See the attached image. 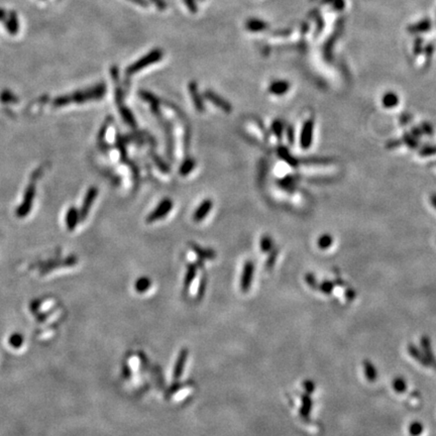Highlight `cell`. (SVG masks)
I'll return each instance as SVG.
<instances>
[{"label": "cell", "mask_w": 436, "mask_h": 436, "mask_svg": "<svg viewBox=\"0 0 436 436\" xmlns=\"http://www.w3.org/2000/svg\"><path fill=\"white\" fill-rule=\"evenodd\" d=\"M161 58H163V51L160 48H155L153 51L149 52L148 54H146L145 56H144L143 58H141L139 61L134 62L132 65H130L126 73L127 76H132L135 73H138L139 71L148 67L149 65H152L154 63H157Z\"/></svg>", "instance_id": "obj_1"}, {"label": "cell", "mask_w": 436, "mask_h": 436, "mask_svg": "<svg viewBox=\"0 0 436 436\" xmlns=\"http://www.w3.org/2000/svg\"><path fill=\"white\" fill-rule=\"evenodd\" d=\"M173 208V201L170 198H165L161 200L159 205L148 214L146 217L147 223H153L158 220L163 219Z\"/></svg>", "instance_id": "obj_2"}, {"label": "cell", "mask_w": 436, "mask_h": 436, "mask_svg": "<svg viewBox=\"0 0 436 436\" xmlns=\"http://www.w3.org/2000/svg\"><path fill=\"white\" fill-rule=\"evenodd\" d=\"M313 129H314L313 119L306 120L303 128H302V131H301V135H300V145H301L302 148L308 149L310 147L311 144H312Z\"/></svg>", "instance_id": "obj_3"}, {"label": "cell", "mask_w": 436, "mask_h": 436, "mask_svg": "<svg viewBox=\"0 0 436 436\" xmlns=\"http://www.w3.org/2000/svg\"><path fill=\"white\" fill-rule=\"evenodd\" d=\"M204 96L206 99H208L209 101L212 102L216 107H219L221 110L226 111V112H230L232 110L231 104L227 100H226V99H223L220 95L216 94L215 92L209 91V90L205 91Z\"/></svg>", "instance_id": "obj_4"}, {"label": "cell", "mask_w": 436, "mask_h": 436, "mask_svg": "<svg viewBox=\"0 0 436 436\" xmlns=\"http://www.w3.org/2000/svg\"><path fill=\"white\" fill-rule=\"evenodd\" d=\"M212 206H213L212 200H211V199H205V200L202 201L201 204L195 210V212L193 214V220L195 222L202 221L210 212V210L212 209Z\"/></svg>", "instance_id": "obj_5"}, {"label": "cell", "mask_w": 436, "mask_h": 436, "mask_svg": "<svg viewBox=\"0 0 436 436\" xmlns=\"http://www.w3.org/2000/svg\"><path fill=\"white\" fill-rule=\"evenodd\" d=\"M189 92L192 98V101L194 103V106L196 108L197 111L202 112L204 111L205 107H204V103L202 100V97H200V94L198 92V87H197V83L196 82H191L189 84Z\"/></svg>", "instance_id": "obj_6"}, {"label": "cell", "mask_w": 436, "mask_h": 436, "mask_svg": "<svg viewBox=\"0 0 436 436\" xmlns=\"http://www.w3.org/2000/svg\"><path fill=\"white\" fill-rule=\"evenodd\" d=\"M254 264L253 261H246L244 267H243V272H242V287L245 290L250 285L252 284V280H253V276H254Z\"/></svg>", "instance_id": "obj_7"}, {"label": "cell", "mask_w": 436, "mask_h": 436, "mask_svg": "<svg viewBox=\"0 0 436 436\" xmlns=\"http://www.w3.org/2000/svg\"><path fill=\"white\" fill-rule=\"evenodd\" d=\"M421 345L423 347V352H424V355L427 358L428 363H429V367H433L434 369H436V358L433 355L432 348H431V344H430V340L426 336H423L421 339Z\"/></svg>", "instance_id": "obj_8"}, {"label": "cell", "mask_w": 436, "mask_h": 436, "mask_svg": "<svg viewBox=\"0 0 436 436\" xmlns=\"http://www.w3.org/2000/svg\"><path fill=\"white\" fill-rule=\"evenodd\" d=\"M97 193H98V190L95 188V187H92V188H90L88 190V192H87L85 201H84V204H83V208L81 210V215H82L83 218L87 215V213H88V211H89L91 205L93 204L94 199L97 196Z\"/></svg>", "instance_id": "obj_9"}, {"label": "cell", "mask_w": 436, "mask_h": 436, "mask_svg": "<svg viewBox=\"0 0 436 436\" xmlns=\"http://www.w3.org/2000/svg\"><path fill=\"white\" fill-rule=\"evenodd\" d=\"M290 84L287 81H275L270 85L269 91L274 95H283L288 92Z\"/></svg>", "instance_id": "obj_10"}, {"label": "cell", "mask_w": 436, "mask_h": 436, "mask_svg": "<svg viewBox=\"0 0 436 436\" xmlns=\"http://www.w3.org/2000/svg\"><path fill=\"white\" fill-rule=\"evenodd\" d=\"M364 369H365V375L368 379L369 382H376L377 378H378V371L376 367L372 365V363H371L370 360H365L364 362Z\"/></svg>", "instance_id": "obj_11"}, {"label": "cell", "mask_w": 436, "mask_h": 436, "mask_svg": "<svg viewBox=\"0 0 436 436\" xmlns=\"http://www.w3.org/2000/svg\"><path fill=\"white\" fill-rule=\"evenodd\" d=\"M278 155H279V157H280L282 160H284V161H286V163H288L289 165H291V166H293V167H295V166L298 165V161H297V159L294 158V157L289 153V151H288V148H287V147H285V146H280V147L278 148Z\"/></svg>", "instance_id": "obj_12"}, {"label": "cell", "mask_w": 436, "mask_h": 436, "mask_svg": "<svg viewBox=\"0 0 436 436\" xmlns=\"http://www.w3.org/2000/svg\"><path fill=\"white\" fill-rule=\"evenodd\" d=\"M302 407L300 409V415L304 418H308L311 412V408H312V400L309 398V395H303L302 398Z\"/></svg>", "instance_id": "obj_13"}, {"label": "cell", "mask_w": 436, "mask_h": 436, "mask_svg": "<svg viewBox=\"0 0 436 436\" xmlns=\"http://www.w3.org/2000/svg\"><path fill=\"white\" fill-rule=\"evenodd\" d=\"M408 352H409V354H410L411 356L414 357L416 360H418V362H420L422 365H424V366H429V363H428L427 358L425 357V355H422L420 354V351L418 350V348H417L415 345H411V344H409V346H408Z\"/></svg>", "instance_id": "obj_14"}, {"label": "cell", "mask_w": 436, "mask_h": 436, "mask_svg": "<svg viewBox=\"0 0 436 436\" xmlns=\"http://www.w3.org/2000/svg\"><path fill=\"white\" fill-rule=\"evenodd\" d=\"M398 102H399V98H398V96L393 92L385 94L383 98V104L386 108H393L397 106Z\"/></svg>", "instance_id": "obj_15"}, {"label": "cell", "mask_w": 436, "mask_h": 436, "mask_svg": "<svg viewBox=\"0 0 436 436\" xmlns=\"http://www.w3.org/2000/svg\"><path fill=\"white\" fill-rule=\"evenodd\" d=\"M191 245V247H192V250L198 255V256H200V257H202L203 258H213L214 257H215V254H214V252H212L211 250H204V248H201L200 246H199L198 244H196V243H191L190 244Z\"/></svg>", "instance_id": "obj_16"}, {"label": "cell", "mask_w": 436, "mask_h": 436, "mask_svg": "<svg viewBox=\"0 0 436 436\" xmlns=\"http://www.w3.org/2000/svg\"><path fill=\"white\" fill-rule=\"evenodd\" d=\"M120 114H121V116H122V118H123V120L126 121L129 126H130V127H135V119H134V116H133V114L131 113V111L129 109V108H127L126 106H121L120 107Z\"/></svg>", "instance_id": "obj_17"}, {"label": "cell", "mask_w": 436, "mask_h": 436, "mask_svg": "<svg viewBox=\"0 0 436 436\" xmlns=\"http://www.w3.org/2000/svg\"><path fill=\"white\" fill-rule=\"evenodd\" d=\"M267 28V24L263 21L258 20V19H250L246 22V29L248 31L252 32H258V31H263Z\"/></svg>", "instance_id": "obj_18"}, {"label": "cell", "mask_w": 436, "mask_h": 436, "mask_svg": "<svg viewBox=\"0 0 436 436\" xmlns=\"http://www.w3.org/2000/svg\"><path fill=\"white\" fill-rule=\"evenodd\" d=\"M195 161L192 159H187L184 161V163L180 167V174L182 176H186L195 168Z\"/></svg>", "instance_id": "obj_19"}, {"label": "cell", "mask_w": 436, "mask_h": 436, "mask_svg": "<svg viewBox=\"0 0 436 436\" xmlns=\"http://www.w3.org/2000/svg\"><path fill=\"white\" fill-rule=\"evenodd\" d=\"M393 389L397 392V393H403L406 391L407 389V384L405 382L404 379L402 378H396L393 381Z\"/></svg>", "instance_id": "obj_20"}, {"label": "cell", "mask_w": 436, "mask_h": 436, "mask_svg": "<svg viewBox=\"0 0 436 436\" xmlns=\"http://www.w3.org/2000/svg\"><path fill=\"white\" fill-rule=\"evenodd\" d=\"M332 238L329 234H324L320 236V239L318 240V246L321 248V250H326L331 244H332Z\"/></svg>", "instance_id": "obj_21"}, {"label": "cell", "mask_w": 436, "mask_h": 436, "mask_svg": "<svg viewBox=\"0 0 436 436\" xmlns=\"http://www.w3.org/2000/svg\"><path fill=\"white\" fill-rule=\"evenodd\" d=\"M273 247V240L269 235H265L260 240V248L264 253H268L272 250Z\"/></svg>", "instance_id": "obj_22"}, {"label": "cell", "mask_w": 436, "mask_h": 436, "mask_svg": "<svg viewBox=\"0 0 436 436\" xmlns=\"http://www.w3.org/2000/svg\"><path fill=\"white\" fill-rule=\"evenodd\" d=\"M23 343V336L20 333H15L10 336L9 344L15 348H19Z\"/></svg>", "instance_id": "obj_23"}, {"label": "cell", "mask_w": 436, "mask_h": 436, "mask_svg": "<svg viewBox=\"0 0 436 436\" xmlns=\"http://www.w3.org/2000/svg\"><path fill=\"white\" fill-rule=\"evenodd\" d=\"M140 95H141V97L144 99V100L147 101L148 103H151L152 106L158 105V99H157L156 96L153 95L152 93H149V92H147V91H141V92H140Z\"/></svg>", "instance_id": "obj_24"}, {"label": "cell", "mask_w": 436, "mask_h": 436, "mask_svg": "<svg viewBox=\"0 0 436 436\" xmlns=\"http://www.w3.org/2000/svg\"><path fill=\"white\" fill-rule=\"evenodd\" d=\"M422 431H423V426L419 422L411 423L409 426V432L412 436H418L422 433Z\"/></svg>", "instance_id": "obj_25"}, {"label": "cell", "mask_w": 436, "mask_h": 436, "mask_svg": "<svg viewBox=\"0 0 436 436\" xmlns=\"http://www.w3.org/2000/svg\"><path fill=\"white\" fill-rule=\"evenodd\" d=\"M272 129H273V132L278 136V139H281L282 133H283V129H284L283 122L281 120H275V121L273 122Z\"/></svg>", "instance_id": "obj_26"}, {"label": "cell", "mask_w": 436, "mask_h": 436, "mask_svg": "<svg viewBox=\"0 0 436 436\" xmlns=\"http://www.w3.org/2000/svg\"><path fill=\"white\" fill-rule=\"evenodd\" d=\"M404 142H405V144L409 146V147H411V148H416L417 146H418V143H417V141L415 140V138L413 135H410V134H408V133H405L404 134Z\"/></svg>", "instance_id": "obj_27"}, {"label": "cell", "mask_w": 436, "mask_h": 436, "mask_svg": "<svg viewBox=\"0 0 436 436\" xmlns=\"http://www.w3.org/2000/svg\"><path fill=\"white\" fill-rule=\"evenodd\" d=\"M420 155L423 157H427V156H433L436 155V145H428V146H424L421 151H420Z\"/></svg>", "instance_id": "obj_28"}, {"label": "cell", "mask_w": 436, "mask_h": 436, "mask_svg": "<svg viewBox=\"0 0 436 436\" xmlns=\"http://www.w3.org/2000/svg\"><path fill=\"white\" fill-rule=\"evenodd\" d=\"M318 288L321 290V292H323L324 294H330L333 289V284L328 281L323 282V283H321V285Z\"/></svg>", "instance_id": "obj_29"}, {"label": "cell", "mask_w": 436, "mask_h": 436, "mask_svg": "<svg viewBox=\"0 0 436 436\" xmlns=\"http://www.w3.org/2000/svg\"><path fill=\"white\" fill-rule=\"evenodd\" d=\"M305 280H306V282H307V284L310 286L311 288H313V289H317L319 286L317 285V281H316V278L312 275V274H307L306 275V277H305Z\"/></svg>", "instance_id": "obj_30"}, {"label": "cell", "mask_w": 436, "mask_h": 436, "mask_svg": "<svg viewBox=\"0 0 436 436\" xmlns=\"http://www.w3.org/2000/svg\"><path fill=\"white\" fill-rule=\"evenodd\" d=\"M281 186L282 187H284L285 189H293L294 188V186H295V184H294V179L291 177H288L287 179H285V180H283L282 181V183H281Z\"/></svg>", "instance_id": "obj_31"}, {"label": "cell", "mask_w": 436, "mask_h": 436, "mask_svg": "<svg viewBox=\"0 0 436 436\" xmlns=\"http://www.w3.org/2000/svg\"><path fill=\"white\" fill-rule=\"evenodd\" d=\"M303 386H304V389H305V391L307 392L308 395L311 394V393H312V392L314 391L315 386H314V383H313L312 381H306V382H304Z\"/></svg>", "instance_id": "obj_32"}, {"label": "cell", "mask_w": 436, "mask_h": 436, "mask_svg": "<svg viewBox=\"0 0 436 436\" xmlns=\"http://www.w3.org/2000/svg\"><path fill=\"white\" fill-rule=\"evenodd\" d=\"M184 2L187 5V7H188V9L191 12H193V14L197 12V5H196L195 0H184Z\"/></svg>", "instance_id": "obj_33"}, {"label": "cell", "mask_w": 436, "mask_h": 436, "mask_svg": "<svg viewBox=\"0 0 436 436\" xmlns=\"http://www.w3.org/2000/svg\"><path fill=\"white\" fill-rule=\"evenodd\" d=\"M307 161H308V164H320V165L330 163L329 161H327L325 159H311V160H307Z\"/></svg>", "instance_id": "obj_34"}, {"label": "cell", "mask_w": 436, "mask_h": 436, "mask_svg": "<svg viewBox=\"0 0 436 436\" xmlns=\"http://www.w3.org/2000/svg\"><path fill=\"white\" fill-rule=\"evenodd\" d=\"M422 129L421 130H423L424 132H426L427 134H432L433 133V129H432V127L430 126L429 123H427V122H423L422 123Z\"/></svg>", "instance_id": "obj_35"}, {"label": "cell", "mask_w": 436, "mask_h": 436, "mask_svg": "<svg viewBox=\"0 0 436 436\" xmlns=\"http://www.w3.org/2000/svg\"><path fill=\"white\" fill-rule=\"evenodd\" d=\"M151 1H153L156 4V6L161 10H164L167 7V4L164 0H151Z\"/></svg>", "instance_id": "obj_36"}, {"label": "cell", "mask_w": 436, "mask_h": 436, "mask_svg": "<svg viewBox=\"0 0 436 436\" xmlns=\"http://www.w3.org/2000/svg\"><path fill=\"white\" fill-rule=\"evenodd\" d=\"M109 124H110V120H106V121H105V124H104V127L101 129L100 133H99V139H100V140H103V139H104V135H105V133H106V131H107V129H108V127H109Z\"/></svg>", "instance_id": "obj_37"}, {"label": "cell", "mask_w": 436, "mask_h": 436, "mask_svg": "<svg viewBox=\"0 0 436 436\" xmlns=\"http://www.w3.org/2000/svg\"><path fill=\"white\" fill-rule=\"evenodd\" d=\"M287 136H288V141L290 144L294 143V129L292 127L287 129Z\"/></svg>", "instance_id": "obj_38"}, {"label": "cell", "mask_w": 436, "mask_h": 436, "mask_svg": "<svg viewBox=\"0 0 436 436\" xmlns=\"http://www.w3.org/2000/svg\"><path fill=\"white\" fill-rule=\"evenodd\" d=\"M129 1L133 2V3L138 4L140 6H143V7H146L148 5V3L145 1V0H129Z\"/></svg>", "instance_id": "obj_39"}, {"label": "cell", "mask_w": 436, "mask_h": 436, "mask_svg": "<svg viewBox=\"0 0 436 436\" xmlns=\"http://www.w3.org/2000/svg\"><path fill=\"white\" fill-rule=\"evenodd\" d=\"M400 145H401L400 141H392V142H389L387 144V147L388 148H393V147H396V146H399Z\"/></svg>", "instance_id": "obj_40"}, {"label": "cell", "mask_w": 436, "mask_h": 436, "mask_svg": "<svg viewBox=\"0 0 436 436\" xmlns=\"http://www.w3.org/2000/svg\"><path fill=\"white\" fill-rule=\"evenodd\" d=\"M412 135L414 136V138H419V136L421 135V129H412Z\"/></svg>", "instance_id": "obj_41"}, {"label": "cell", "mask_w": 436, "mask_h": 436, "mask_svg": "<svg viewBox=\"0 0 436 436\" xmlns=\"http://www.w3.org/2000/svg\"><path fill=\"white\" fill-rule=\"evenodd\" d=\"M431 203H432V205L436 208V194H434V195L431 196Z\"/></svg>", "instance_id": "obj_42"}, {"label": "cell", "mask_w": 436, "mask_h": 436, "mask_svg": "<svg viewBox=\"0 0 436 436\" xmlns=\"http://www.w3.org/2000/svg\"><path fill=\"white\" fill-rule=\"evenodd\" d=\"M40 1H41V0H40ZM43 1H44V0H43Z\"/></svg>", "instance_id": "obj_43"}]
</instances>
